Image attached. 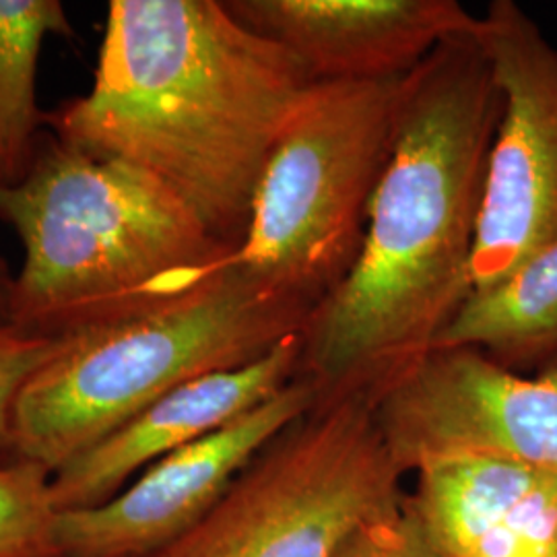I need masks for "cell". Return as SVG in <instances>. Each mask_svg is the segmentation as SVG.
<instances>
[{
	"label": "cell",
	"mask_w": 557,
	"mask_h": 557,
	"mask_svg": "<svg viewBox=\"0 0 557 557\" xmlns=\"http://www.w3.org/2000/svg\"><path fill=\"white\" fill-rule=\"evenodd\" d=\"M502 112L475 32L442 41L403 81L395 145L368 209L361 252L301 333L299 376L320 397L391 379L430 351L471 298Z\"/></svg>",
	"instance_id": "1"
},
{
	"label": "cell",
	"mask_w": 557,
	"mask_h": 557,
	"mask_svg": "<svg viewBox=\"0 0 557 557\" xmlns=\"http://www.w3.org/2000/svg\"><path fill=\"white\" fill-rule=\"evenodd\" d=\"M310 83L221 0H112L91 89L46 112L44 126L160 180L238 250L264 165Z\"/></svg>",
	"instance_id": "2"
},
{
	"label": "cell",
	"mask_w": 557,
	"mask_h": 557,
	"mask_svg": "<svg viewBox=\"0 0 557 557\" xmlns=\"http://www.w3.org/2000/svg\"><path fill=\"white\" fill-rule=\"evenodd\" d=\"M0 221L25 252L11 324L44 337H77L156 310L236 252L160 180L52 133L41 135L27 176L0 186Z\"/></svg>",
	"instance_id": "3"
},
{
	"label": "cell",
	"mask_w": 557,
	"mask_h": 557,
	"mask_svg": "<svg viewBox=\"0 0 557 557\" xmlns=\"http://www.w3.org/2000/svg\"><path fill=\"white\" fill-rule=\"evenodd\" d=\"M312 314L227 264L182 298L69 338L17 395L13 450L57 473L182 384L304 333Z\"/></svg>",
	"instance_id": "4"
},
{
	"label": "cell",
	"mask_w": 557,
	"mask_h": 557,
	"mask_svg": "<svg viewBox=\"0 0 557 557\" xmlns=\"http://www.w3.org/2000/svg\"><path fill=\"white\" fill-rule=\"evenodd\" d=\"M403 81H320L301 94L264 165L227 264L317 310L358 260L391 160Z\"/></svg>",
	"instance_id": "5"
},
{
	"label": "cell",
	"mask_w": 557,
	"mask_h": 557,
	"mask_svg": "<svg viewBox=\"0 0 557 557\" xmlns=\"http://www.w3.org/2000/svg\"><path fill=\"white\" fill-rule=\"evenodd\" d=\"M403 479L370 391L320 397L205 517L140 557H331L361 522L403 506Z\"/></svg>",
	"instance_id": "6"
},
{
	"label": "cell",
	"mask_w": 557,
	"mask_h": 557,
	"mask_svg": "<svg viewBox=\"0 0 557 557\" xmlns=\"http://www.w3.org/2000/svg\"><path fill=\"white\" fill-rule=\"evenodd\" d=\"M370 393L405 475L467 457L557 471V363L529 379L475 347H432Z\"/></svg>",
	"instance_id": "7"
},
{
	"label": "cell",
	"mask_w": 557,
	"mask_h": 557,
	"mask_svg": "<svg viewBox=\"0 0 557 557\" xmlns=\"http://www.w3.org/2000/svg\"><path fill=\"white\" fill-rule=\"evenodd\" d=\"M475 38L504 112L487 163L473 294L557 242V50L515 0L490 2Z\"/></svg>",
	"instance_id": "8"
},
{
	"label": "cell",
	"mask_w": 557,
	"mask_h": 557,
	"mask_svg": "<svg viewBox=\"0 0 557 557\" xmlns=\"http://www.w3.org/2000/svg\"><path fill=\"white\" fill-rule=\"evenodd\" d=\"M304 376L218 432L153 462L98 508L59 512L64 557H140L205 517L260 450L319 403Z\"/></svg>",
	"instance_id": "9"
},
{
	"label": "cell",
	"mask_w": 557,
	"mask_h": 557,
	"mask_svg": "<svg viewBox=\"0 0 557 557\" xmlns=\"http://www.w3.org/2000/svg\"><path fill=\"white\" fill-rule=\"evenodd\" d=\"M312 83L407 77L442 41L478 27L457 0H225Z\"/></svg>",
	"instance_id": "10"
},
{
	"label": "cell",
	"mask_w": 557,
	"mask_h": 557,
	"mask_svg": "<svg viewBox=\"0 0 557 557\" xmlns=\"http://www.w3.org/2000/svg\"><path fill=\"white\" fill-rule=\"evenodd\" d=\"M301 333L234 370L190 380L69 460L50 479L59 512L98 508L145 469L275 397L298 379Z\"/></svg>",
	"instance_id": "11"
},
{
	"label": "cell",
	"mask_w": 557,
	"mask_h": 557,
	"mask_svg": "<svg viewBox=\"0 0 557 557\" xmlns=\"http://www.w3.org/2000/svg\"><path fill=\"white\" fill-rule=\"evenodd\" d=\"M405 508L442 557H557V471L498 458L419 467Z\"/></svg>",
	"instance_id": "12"
},
{
	"label": "cell",
	"mask_w": 557,
	"mask_h": 557,
	"mask_svg": "<svg viewBox=\"0 0 557 557\" xmlns=\"http://www.w3.org/2000/svg\"><path fill=\"white\" fill-rule=\"evenodd\" d=\"M467 345L510 370L557 363V242L510 277L471 294L434 347Z\"/></svg>",
	"instance_id": "13"
},
{
	"label": "cell",
	"mask_w": 557,
	"mask_h": 557,
	"mask_svg": "<svg viewBox=\"0 0 557 557\" xmlns=\"http://www.w3.org/2000/svg\"><path fill=\"white\" fill-rule=\"evenodd\" d=\"M60 0H0V186L27 176L40 145L38 62L48 36H71Z\"/></svg>",
	"instance_id": "14"
},
{
	"label": "cell",
	"mask_w": 557,
	"mask_h": 557,
	"mask_svg": "<svg viewBox=\"0 0 557 557\" xmlns=\"http://www.w3.org/2000/svg\"><path fill=\"white\" fill-rule=\"evenodd\" d=\"M50 479L40 462L0 450V557H64Z\"/></svg>",
	"instance_id": "15"
},
{
	"label": "cell",
	"mask_w": 557,
	"mask_h": 557,
	"mask_svg": "<svg viewBox=\"0 0 557 557\" xmlns=\"http://www.w3.org/2000/svg\"><path fill=\"white\" fill-rule=\"evenodd\" d=\"M69 338L27 333L11 322L0 324V450H13V407L23 384L57 356Z\"/></svg>",
	"instance_id": "16"
},
{
	"label": "cell",
	"mask_w": 557,
	"mask_h": 557,
	"mask_svg": "<svg viewBox=\"0 0 557 557\" xmlns=\"http://www.w3.org/2000/svg\"><path fill=\"white\" fill-rule=\"evenodd\" d=\"M331 557H442L403 506L370 518L338 543Z\"/></svg>",
	"instance_id": "17"
},
{
	"label": "cell",
	"mask_w": 557,
	"mask_h": 557,
	"mask_svg": "<svg viewBox=\"0 0 557 557\" xmlns=\"http://www.w3.org/2000/svg\"><path fill=\"white\" fill-rule=\"evenodd\" d=\"M13 289H15V275L11 273L9 262L0 255V324L11 322Z\"/></svg>",
	"instance_id": "18"
}]
</instances>
